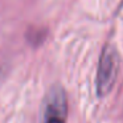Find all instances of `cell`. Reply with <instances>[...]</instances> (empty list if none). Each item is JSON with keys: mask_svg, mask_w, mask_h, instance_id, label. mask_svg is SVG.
<instances>
[{"mask_svg": "<svg viewBox=\"0 0 123 123\" xmlns=\"http://www.w3.org/2000/svg\"><path fill=\"white\" fill-rule=\"evenodd\" d=\"M119 69V56L112 45H106L102 50L97 73V93L105 97L111 91Z\"/></svg>", "mask_w": 123, "mask_h": 123, "instance_id": "obj_1", "label": "cell"}, {"mask_svg": "<svg viewBox=\"0 0 123 123\" xmlns=\"http://www.w3.org/2000/svg\"><path fill=\"white\" fill-rule=\"evenodd\" d=\"M66 115V94L61 86H54L50 89L45 102L44 123H65Z\"/></svg>", "mask_w": 123, "mask_h": 123, "instance_id": "obj_2", "label": "cell"}]
</instances>
